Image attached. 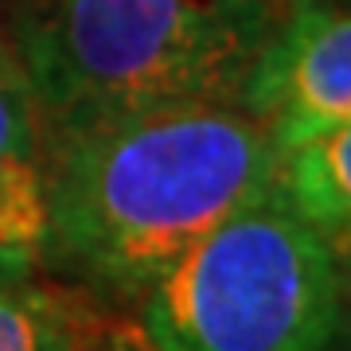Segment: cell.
I'll use <instances>...</instances> for the list:
<instances>
[{"mask_svg":"<svg viewBox=\"0 0 351 351\" xmlns=\"http://www.w3.org/2000/svg\"><path fill=\"white\" fill-rule=\"evenodd\" d=\"M348 313V254L274 188L191 246L133 324L160 351H332Z\"/></svg>","mask_w":351,"mask_h":351,"instance_id":"cell-3","label":"cell"},{"mask_svg":"<svg viewBox=\"0 0 351 351\" xmlns=\"http://www.w3.org/2000/svg\"><path fill=\"white\" fill-rule=\"evenodd\" d=\"M98 308L47 281L0 285V351H78Z\"/></svg>","mask_w":351,"mask_h":351,"instance_id":"cell-7","label":"cell"},{"mask_svg":"<svg viewBox=\"0 0 351 351\" xmlns=\"http://www.w3.org/2000/svg\"><path fill=\"white\" fill-rule=\"evenodd\" d=\"M36 258H27L24 250H16L12 242L0 239V285H12V281H36Z\"/></svg>","mask_w":351,"mask_h":351,"instance_id":"cell-9","label":"cell"},{"mask_svg":"<svg viewBox=\"0 0 351 351\" xmlns=\"http://www.w3.org/2000/svg\"><path fill=\"white\" fill-rule=\"evenodd\" d=\"M78 351H160V348H156L129 316L98 313L94 324L86 328L82 343H78Z\"/></svg>","mask_w":351,"mask_h":351,"instance_id":"cell-8","label":"cell"},{"mask_svg":"<svg viewBox=\"0 0 351 351\" xmlns=\"http://www.w3.org/2000/svg\"><path fill=\"white\" fill-rule=\"evenodd\" d=\"M242 110L277 152L351 125V12L348 0H289L258 55Z\"/></svg>","mask_w":351,"mask_h":351,"instance_id":"cell-4","label":"cell"},{"mask_svg":"<svg viewBox=\"0 0 351 351\" xmlns=\"http://www.w3.org/2000/svg\"><path fill=\"white\" fill-rule=\"evenodd\" d=\"M289 0H20L0 8L39 101L43 152L90 129L242 106Z\"/></svg>","mask_w":351,"mask_h":351,"instance_id":"cell-2","label":"cell"},{"mask_svg":"<svg viewBox=\"0 0 351 351\" xmlns=\"http://www.w3.org/2000/svg\"><path fill=\"white\" fill-rule=\"evenodd\" d=\"M274 191L297 219L324 234L339 254L351 250V125L277 152Z\"/></svg>","mask_w":351,"mask_h":351,"instance_id":"cell-6","label":"cell"},{"mask_svg":"<svg viewBox=\"0 0 351 351\" xmlns=\"http://www.w3.org/2000/svg\"><path fill=\"white\" fill-rule=\"evenodd\" d=\"M43 223V125L36 86L0 16V239L36 258Z\"/></svg>","mask_w":351,"mask_h":351,"instance_id":"cell-5","label":"cell"},{"mask_svg":"<svg viewBox=\"0 0 351 351\" xmlns=\"http://www.w3.org/2000/svg\"><path fill=\"white\" fill-rule=\"evenodd\" d=\"M277 149L242 106H191L66 137L43 152L39 281L110 316L274 188Z\"/></svg>","mask_w":351,"mask_h":351,"instance_id":"cell-1","label":"cell"},{"mask_svg":"<svg viewBox=\"0 0 351 351\" xmlns=\"http://www.w3.org/2000/svg\"><path fill=\"white\" fill-rule=\"evenodd\" d=\"M12 4H20V0H0V8H12Z\"/></svg>","mask_w":351,"mask_h":351,"instance_id":"cell-10","label":"cell"}]
</instances>
